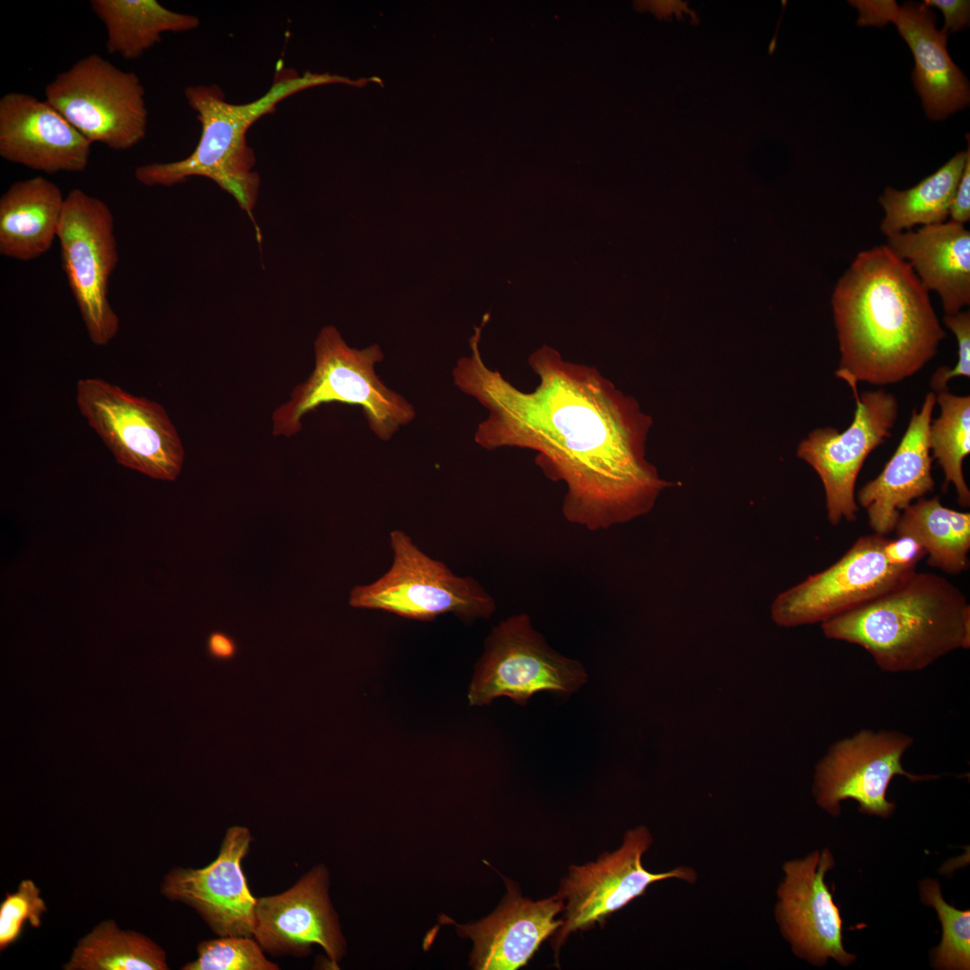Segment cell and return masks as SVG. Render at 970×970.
I'll use <instances>...</instances> for the list:
<instances>
[{
  "label": "cell",
  "instance_id": "1",
  "mask_svg": "<svg viewBox=\"0 0 970 970\" xmlns=\"http://www.w3.org/2000/svg\"><path fill=\"white\" fill-rule=\"evenodd\" d=\"M482 327L452 371L454 385L489 411L475 443L535 451L545 476L565 484L562 514L571 524L598 531L648 513L670 483L646 457L652 419L638 401L595 366L565 361L547 346L530 356L539 383L524 392L485 365Z\"/></svg>",
  "mask_w": 970,
  "mask_h": 970
},
{
  "label": "cell",
  "instance_id": "2",
  "mask_svg": "<svg viewBox=\"0 0 970 970\" xmlns=\"http://www.w3.org/2000/svg\"><path fill=\"white\" fill-rule=\"evenodd\" d=\"M832 307L841 360L837 377L886 385L930 361L946 337L912 267L887 245L860 251L838 280Z\"/></svg>",
  "mask_w": 970,
  "mask_h": 970
},
{
  "label": "cell",
  "instance_id": "3",
  "mask_svg": "<svg viewBox=\"0 0 970 970\" xmlns=\"http://www.w3.org/2000/svg\"><path fill=\"white\" fill-rule=\"evenodd\" d=\"M824 636L867 650L888 673L925 669L970 647V605L942 576L914 572L878 598L822 623Z\"/></svg>",
  "mask_w": 970,
  "mask_h": 970
},
{
  "label": "cell",
  "instance_id": "4",
  "mask_svg": "<svg viewBox=\"0 0 970 970\" xmlns=\"http://www.w3.org/2000/svg\"><path fill=\"white\" fill-rule=\"evenodd\" d=\"M366 83L365 78L352 80L339 75L311 72L299 75L289 71L277 77L264 95L243 104L225 101L222 90L215 84L189 86L184 91L185 98L201 123L197 146L182 160L138 166L135 178L149 187H171L194 176L210 179L231 194L252 217L260 177L253 171L256 160L246 142L251 126L272 112L281 101L303 90L329 84L362 87Z\"/></svg>",
  "mask_w": 970,
  "mask_h": 970
},
{
  "label": "cell",
  "instance_id": "5",
  "mask_svg": "<svg viewBox=\"0 0 970 970\" xmlns=\"http://www.w3.org/2000/svg\"><path fill=\"white\" fill-rule=\"evenodd\" d=\"M313 348V372L272 413L274 436L296 435L304 416L331 402L359 406L371 431L383 441H389L415 419L412 404L388 388L375 372V365L384 358L378 344L351 348L337 328L327 325Z\"/></svg>",
  "mask_w": 970,
  "mask_h": 970
},
{
  "label": "cell",
  "instance_id": "6",
  "mask_svg": "<svg viewBox=\"0 0 970 970\" xmlns=\"http://www.w3.org/2000/svg\"><path fill=\"white\" fill-rule=\"evenodd\" d=\"M392 562L377 580L352 588L349 605L380 610L419 621L445 613L461 619H488L496 603L472 577L454 574L422 551L402 530L390 534Z\"/></svg>",
  "mask_w": 970,
  "mask_h": 970
},
{
  "label": "cell",
  "instance_id": "7",
  "mask_svg": "<svg viewBox=\"0 0 970 970\" xmlns=\"http://www.w3.org/2000/svg\"><path fill=\"white\" fill-rule=\"evenodd\" d=\"M45 100L92 144L126 151L148 128L146 91L139 76L93 53L57 74Z\"/></svg>",
  "mask_w": 970,
  "mask_h": 970
},
{
  "label": "cell",
  "instance_id": "8",
  "mask_svg": "<svg viewBox=\"0 0 970 970\" xmlns=\"http://www.w3.org/2000/svg\"><path fill=\"white\" fill-rule=\"evenodd\" d=\"M76 403L119 464L154 479H177L184 447L161 404L100 378L77 382Z\"/></svg>",
  "mask_w": 970,
  "mask_h": 970
},
{
  "label": "cell",
  "instance_id": "9",
  "mask_svg": "<svg viewBox=\"0 0 970 970\" xmlns=\"http://www.w3.org/2000/svg\"><path fill=\"white\" fill-rule=\"evenodd\" d=\"M57 240L61 265L91 341L107 345L119 319L109 301L119 260L114 217L108 205L80 189L65 197Z\"/></svg>",
  "mask_w": 970,
  "mask_h": 970
},
{
  "label": "cell",
  "instance_id": "10",
  "mask_svg": "<svg viewBox=\"0 0 970 970\" xmlns=\"http://www.w3.org/2000/svg\"><path fill=\"white\" fill-rule=\"evenodd\" d=\"M653 843L649 830L638 826L628 830L622 845L601 854L594 862L572 865L560 880L558 896L564 903L562 924L554 933L551 946L557 955L568 937L603 924L613 913L643 895L649 886L669 878L692 884L694 869L680 866L666 872H651L642 863Z\"/></svg>",
  "mask_w": 970,
  "mask_h": 970
},
{
  "label": "cell",
  "instance_id": "11",
  "mask_svg": "<svg viewBox=\"0 0 970 970\" xmlns=\"http://www.w3.org/2000/svg\"><path fill=\"white\" fill-rule=\"evenodd\" d=\"M586 680L583 666L554 651L525 613L494 627L469 689L472 705L507 696L524 705L542 691L569 693Z\"/></svg>",
  "mask_w": 970,
  "mask_h": 970
},
{
  "label": "cell",
  "instance_id": "12",
  "mask_svg": "<svg viewBox=\"0 0 970 970\" xmlns=\"http://www.w3.org/2000/svg\"><path fill=\"white\" fill-rule=\"evenodd\" d=\"M887 538L860 537L832 566L780 593L771 613L776 624L796 627L825 622L860 608L892 590L916 568L891 565L885 554Z\"/></svg>",
  "mask_w": 970,
  "mask_h": 970
},
{
  "label": "cell",
  "instance_id": "13",
  "mask_svg": "<svg viewBox=\"0 0 970 970\" xmlns=\"http://www.w3.org/2000/svg\"><path fill=\"white\" fill-rule=\"evenodd\" d=\"M845 382L856 403L851 425L842 432L832 427L816 428L800 442L797 452L823 483L827 517L833 525L857 519V478L869 454L891 436L898 416V401L893 393L878 389L859 394L857 383Z\"/></svg>",
  "mask_w": 970,
  "mask_h": 970
},
{
  "label": "cell",
  "instance_id": "14",
  "mask_svg": "<svg viewBox=\"0 0 970 970\" xmlns=\"http://www.w3.org/2000/svg\"><path fill=\"white\" fill-rule=\"evenodd\" d=\"M913 744L910 736L890 730L861 729L833 744L816 766L813 793L816 803L833 816L840 804L851 798L859 810L887 817L895 805L886 798L890 781L904 775L912 781L936 779L907 772L902 765L904 753Z\"/></svg>",
  "mask_w": 970,
  "mask_h": 970
},
{
  "label": "cell",
  "instance_id": "15",
  "mask_svg": "<svg viewBox=\"0 0 970 970\" xmlns=\"http://www.w3.org/2000/svg\"><path fill=\"white\" fill-rule=\"evenodd\" d=\"M251 841L247 827H229L216 858L201 869H172L163 878L162 895L192 907L219 937H253L257 898L242 867Z\"/></svg>",
  "mask_w": 970,
  "mask_h": 970
},
{
  "label": "cell",
  "instance_id": "16",
  "mask_svg": "<svg viewBox=\"0 0 970 970\" xmlns=\"http://www.w3.org/2000/svg\"><path fill=\"white\" fill-rule=\"evenodd\" d=\"M860 26L892 22L908 44L915 61L913 80L929 119L939 120L969 104L967 78L950 58L948 33L936 28L934 13L923 3L852 0Z\"/></svg>",
  "mask_w": 970,
  "mask_h": 970
},
{
  "label": "cell",
  "instance_id": "17",
  "mask_svg": "<svg viewBox=\"0 0 970 970\" xmlns=\"http://www.w3.org/2000/svg\"><path fill=\"white\" fill-rule=\"evenodd\" d=\"M834 865L831 851H813L783 866L775 917L793 953L816 966L833 958L847 966L855 959L843 948L842 919L824 882Z\"/></svg>",
  "mask_w": 970,
  "mask_h": 970
},
{
  "label": "cell",
  "instance_id": "18",
  "mask_svg": "<svg viewBox=\"0 0 970 970\" xmlns=\"http://www.w3.org/2000/svg\"><path fill=\"white\" fill-rule=\"evenodd\" d=\"M329 872L318 865L287 890L258 897L253 938L274 957H304L313 945L337 966L346 951L338 916L329 896Z\"/></svg>",
  "mask_w": 970,
  "mask_h": 970
},
{
  "label": "cell",
  "instance_id": "19",
  "mask_svg": "<svg viewBox=\"0 0 970 970\" xmlns=\"http://www.w3.org/2000/svg\"><path fill=\"white\" fill-rule=\"evenodd\" d=\"M92 143L46 100L10 92L0 98V156L45 173L82 172Z\"/></svg>",
  "mask_w": 970,
  "mask_h": 970
},
{
  "label": "cell",
  "instance_id": "20",
  "mask_svg": "<svg viewBox=\"0 0 970 970\" xmlns=\"http://www.w3.org/2000/svg\"><path fill=\"white\" fill-rule=\"evenodd\" d=\"M505 882L507 895L491 914L457 927L473 942L470 964L474 969L516 970L526 966L562 924V919H556L564 909L558 895L533 901L522 896L513 881Z\"/></svg>",
  "mask_w": 970,
  "mask_h": 970
},
{
  "label": "cell",
  "instance_id": "21",
  "mask_svg": "<svg viewBox=\"0 0 970 970\" xmlns=\"http://www.w3.org/2000/svg\"><path fill=\"white\" fill-rule=\"evenodd\" d=\"M935 404L936 393L928 392L921 410L913 411L907 428L883 471L856 496L877 534L886 536L893 532L901 513L935 486L928 440Z\"/></svg>",
  "mask_w": 970,
  "mask_h": 970
},
{
  "label": "cell",
  "instance_id": "22",
  "mask_svg": "<svg viewBox=\"0 0 970 970\" xmlns=\"http://www.w3.org/2000/svg\"><path fill=\"white\" fill-rule=\"evenodd\" d=\"M928 290L940 297L946 315L970 304V232L951 220L886 236Z\"/></svg>",
  "mask_w": 970,
  "mask_h": 970
},
{
  "label": "cell",
  "instance_id": "23",
  "mask_svg": "<svg viewBox=\"0 0 970 970\" xmlns=\"http://www.w3.org/2000/svg\"><path fill=\"white\" fill-rule=\"evenodd\" d=\"M65 197L42 176L13 183L0 198V253L30 261L48 251L57 239Z\"/></svg>",
  "mask_w": 970,
  "mask_h": 970
},
{
  "label": "cell",
  "instance_id": "24",
  "mask_svg": "<svg viewBox=\"0 0 970 970\" xmlns=\"http://www.w3.org/2000/svg\"><path fill=\"white\" fill-rule=\"evenodd\" d=\"M90 5L106 28L107 52L128 60L141 57L165 32L199 26L197 16L172 11L156 0H92Z\"/></svg>",
  "mask_w": 970,
  "mask_h": 970
},
{
  "label": "cell",
  "instance_id": "25",
  "mask_svg": "<svg viewBox=\"0 0 970 970\" xmlns=\"http://www.w3.org/2000/svg\"><path fill=\"white\" fill-rule=\"evenodd\" d=\"M894 531L897 536L916 540L929 566L950 575L968 569L970 514L944 507L939 496L912 503L901 513Z\"/></svg>",
  "mask_w": 970,
  "mask_h": 970
},
{
  "label": "cell",
  "instance_id": "26",
  "mask_svg": "<svg viewBox=\"0 0 970 970\" xmlns=\"http://www.w3.org/2000/svg\"><path fill=\"white\" fill-rule=\"evenodd\" d=\"M968 148L960 152L915 186L897 190L887 187L878 201L885 211L880 230L886 235L911 230L914 225H931L947 221L960 180Z\"/></svg>",
  "mask_w": 970,
  "mask_h": 970
},
{
  "label": "cell",
  "instance_id": "27",
  "mask_svg": "<svg viewBox=\"0 0 970 970\" xmlns=\"http://www.w3.org/2000/svg\"><path fill=\"white\" fill-rule=\"evenodd\" d=\"M66 970H165L164 950L150 938L119 928L113 920L101 922L73 949Z\"/></svg>",
  "mask_w": 970,
  "mask_h": 970
},
{
  "label": "cell",
  "instance_id": "28",
  "mask_svg": "<svg viewBox=\"0 0 970 970\" xmlns=\"http://www.w3.org/2000/svg\"><path fill=\"white\" fill-rule=\"evenodd\" d=\"M940 408L939 417L930 421L928 433L932 459L941 467L945 491L953 484L957 503L970 506V490L963 472V462L970 454V396L956 395L943 391L936 393Z\"/></svg>",
  "mask_w": 970,
  "mask_h": 970
},
{
  "label": "cell",
  "instance_id": "29",
  "mask_svg": "<svg viewBox=\"0 0 970 970\" xmlns=\"http://www.w3.org/2000/svg\"><path fill=\"white\" fill-rule=\"evenodd\" d=\"M922 902L935 908L942 926L940 945L931 952V964L937 969L966 970L970 964V912L959 911L948 904L939 885L925 879L920 885Z\"/></svg>",
  "mask_w": 970,
  "mask_h": 970
},
{
  "label": "cell",
  "instance_id": "30",
  "mask_svg": "<svg viewBox=\"0 0 970 970\" xmlns=\"http://www.w3.org/2000/svg\"><path fill=\"white\" fill-rule=\"evenodd\" d=\"M198 957L183 970H278L253 937L221 936L201 941Z\"/></svg>",
  "mask_w": 970,
  "mask_h": 970
},
{
  "label": "cell",
  "instance_id": "31",
  "mask_svg": "<svg viewBox=\"0 0 970 970\" xmlns=\"http://www.w3.org/2000/svg\"><path fill=\"white\" fill-rule=\"evenodd\" d=\"M47 912L40 889L31 879L22 880L13 893H7L0 904V950L16 942L26 923L40 928Z\"/></svg>",
  "mask_w": 970,
  "mask_h": 970
},
{
  "label": "cell",
  "instance_id": "32",
  "mask_svg": "<svg viewBox=\"0 0 970 970\" xmlns=\"http://www.w3.org/2000/svg\"><path fill=\"white\" fill-rule=\"evenodd\" d=\"M943 322L956 336L957 362L952 368L941 366L932 375L930 384L935 393L947 391L948 383L955 377L970 376V313L962 310L945 315Z\"/></svg>",
  "mask_w": 970,
  "mask_h": 970
},
{
  "label": "cell",
  "instance_id": "33",
  "mask_svg": "<svg viewBox=\"0 0 970 970\" xmlns=\"http://www.w3.org/2000/svg\"><path fill=\"white\" fill-rule=\"evenodd\" d=\"M884 554L891 565L907 568H916L918 562L926 556L922 545L910 536L887 539L884 545Z\"/></svg>",
  "mask_w": 970,
  "mask_h": 970
},
{
  "label": "cell",
  "instance_id": "34",
  "mask_svg": "<svg viewBox=\"0 0 970 970\" xmlns=\"http://www.w3.org/2000/svg\"><path fill=\"white\" fill-rule=\"evenodd\" d=\"M923 4L941 10L945 18L942 29L947 33L956 32L969 24L970 2L968 0H925Z\"/></svg>",
  "mask_w": 970,
  "mask_h": 970
},
{
  "label": "cell",
  "instance_id": "35",
  "mask_svg": "<svg viewBox=\"0 0 970 970\" xmlns=\"http://www.w3.org/2000/svg\"><path fill=\"white\" fill-rule=\"evenodd\" d=\"M948 216L951 221L964 225L970 220V154L958 181Z\"/></svg>",
  "mask_w": 970,
  "mask_h": 970
},
{
  "label": "cell",
  "instance_id": "36",
  "mask_svg": "<svg viewBox=\"0 0 970 970\" xmlns=\"http://www.w3.org/2000/svg\"><path fill=\"white\" fill-rule=\"evenodd\" d=\"M209 653L216 658L225 660L232 658L236 652L234 640L223 632H214L207 642Z\"/></svg>",
  "mask_w": 970,
  "mask_h": 970
}]
</instances>
